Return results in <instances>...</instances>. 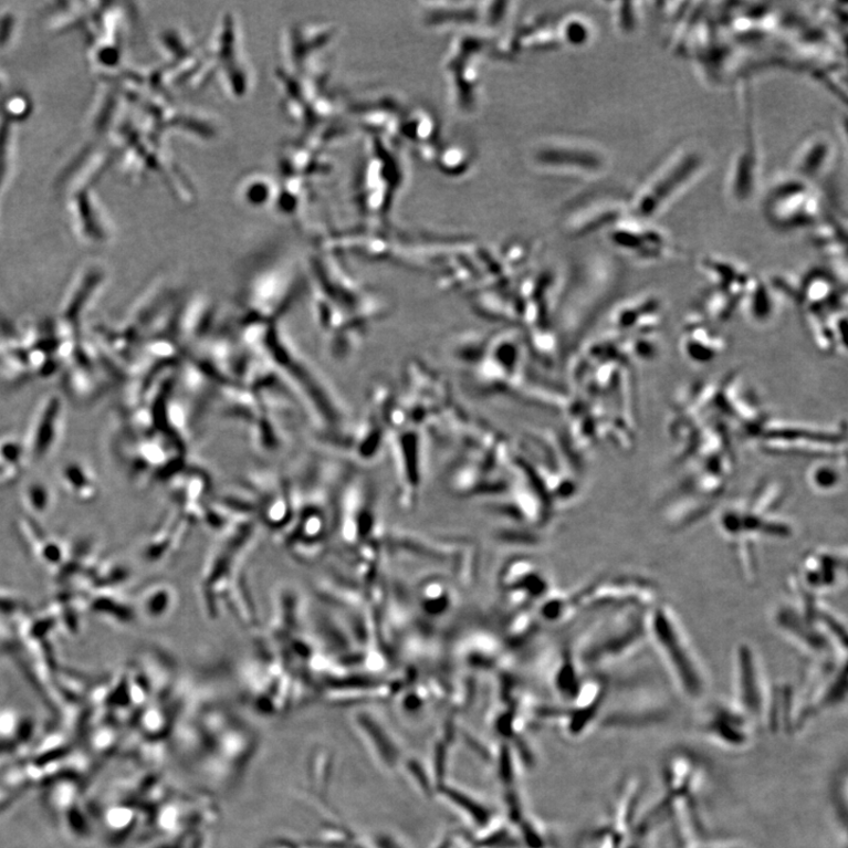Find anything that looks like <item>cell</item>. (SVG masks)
Wrapping results in <instances>:
<instances>
[{"instance_id": "obj_1", "label": "cell", "mask_w": 848, "mask_h": 848, "mask_svg": "<svg viewBox=\"0 0 848 848\" xmlns=\"http://www.w3.org/2000/svg\"><path fill=\"white\" fill-rule=\"evenodd\" d=\"M785 499V485L768 481L757 486L745 502L733 504L719 515V528L733 545L740 568L748 582H754L760 570L757 543L784 541L794 535L792 522L781 514Z\"/></svg>"}, {"instance_id": "obj_2", "label": "cell", "mask_w": 848, "mask_h": 848, "mask_svg": "<svg viewBox=\"0 0 848 848\" xmlns=\"http://www.w3.org/2000/svg\"><path fill=\"white\" fill-rule=\"evenodd\" d=\"M788 588L791 599L774 610L775 627L815 660L847 659V628L837 611L793 582Z\"/></svg>"}, {"instance_id": "obj_3", "label": "cell", "mask_w": 848, "mask_h": 848, "mask_svg": "<svg viewBox=\"0 0 848 848\" xmlns=\"http://www.w3.org/2000/svg\"><path fill=\"white\" fill-rule=\"evenodd\" d=\"M648 642L656 649L667 673L685 699L700 701L709 692L710 677L677 611L657 603L647 613Z\"/></svg>"}, {"instance_id": "obj_4", "label": "cell", "mask_w": 848, "mask_h": 848, "mask_svg": "<svg viewBox=\"0 0 848 848\" xmlns=\"http://www.w3.org/2000/svg\"><path fill=\"white\" fill-rule=\"evenodd\" d=\"M708 155L695 146H683L667 157L631 195V219L649 222L688 190L708 169Z\"/></svg>"}, {"instance_id": "obj_5", "label": "cell", "mask_w": 848, "mask_h": 848, "mask_svg": "<svg viewBox=\"0 0 848 848\" xmlns=\"http://www.w3.org/2000/svg\"><path fill=\"white\" fill-rule=\"evenodd\" d=\"M763 206L768 223L786 232L816 228L825 218L816 186L792 174L770 188Z\"/></svg>"}, {"instance_id": "obj_6", "label": "cell", "mask_w": 848, "mask_h": 848, "mask_svg": "<svg viewBox=\"0 0 848 848\" xmlns=\"http://www.w3.org/2000/svg\"><path fill=\"white\" fill-rule=\"evenodd\" d=\"M847 659H817L806 671L797 698V732L847 700Z\"/></svg>"}, {"instance_id": "obj_7", "label": "cell", "mask_w": 848, "mask_h": 848, "mask_svg": "<svg viewBox=\"0 0 848 848\" xmlns=\"http://www.w3.org/2000/svg\"><path fill=\"white\" fill-rule=\"evenodd\" d=\"M773 688L755 648L739 643L733 653V703L756 727H766Z\"/></svg>"}, {"instance_id": "obj_8", "label": "cell", "mask_w": 848, "mask_h": 848, "mask_svg": "<svg viewBox=\"0 0 848 848\" xmlns=\"http://www.w3.org/2000/svg\"><path fill=\"white\" fill-rule=\"evenodd\" d=\"M756 725L733 702H716L703 713L700 732L721 748L745 750L753 742Z\"/></svg>"}, {"instance_id": "obj_9", "label": "cell", "mask_w": 848, "mask_h": 848, "mask_svg": "<svg viewBox=\"0 0 848 848\" xmlns=\"http://www.w3.org/2000/svg\"><path fill=\"white\" fill-rule=\"evenodd\" d=\"M613 241L628 257L639 262H659L681 255L670 237L648 222L631 219L615 230Z\"/></svg>"}, {"instance_id": "obj_10", "label": "cell", "mask_w": 848, "mask_h": 848, "mask_svg": "<svg viewBox=\"0 0 848 848\" xmlns=\"http://www.w3.org/2000/svg\"><path fill=\"white\" fill-rule=\"evenodd\" d=\"M846 570V554L815 549L804 555L798 570L791 576V579L804 590L821 598V595L841 585Z\"/></svg>"}, {"instance_id": "obj_11", "label": "cell", "mask_w": 848, "mask_h": 848, "mask_svg": "<svg viewBox=\"0 0 848 848\" xmlns=\"http://www.w3.org/2000/svg\"><path fill=\"white\" fill-rule=\"evenodd\" d=\"M752 121V117L747 118L746 138L733 160L729 176V195L739 206L750 203L761 184V153Z\"/></svg>"}, {"instance_id": "obj_12", "label": "cell", "mask_w": 848, "mask_h": 848, "mask_svg": "<svg viewBox=\"0 0 848 848\" xmlns=\"http://www.w3.org/2000/svg\"><path fill=\"white\" fill-rule=\"evenodd\" d=\"M705 772L701 763L689 752H674L663 763V798H699Z\"/></svg>"}, {"instance_id": "obj_13", "label": "cell", "mask_w": 848, "mask_h": 848, "mask_svg": "<svg viewBox=\"0 0 848 848\" xmlns=\"http://www.w3.org/2000/svg\"><path fill=\"white\" fill-rule=\"evenodd\" d=\"M835 159V144L827 135H809L799 146L792 161V175L812 185L831 169Z\"/></svg>"}, {"instance_id": "obj_14", "label": "cell", "mask_w": 848, "mask_h": 848, "mask_svg": "<svg viewBox=\"0 0 848 848\" xmlns=\"http://www.w3.org/2000/svg\"><path fill=\"white\" fill-rule=\"evenodd\" d=\"M682 347L694 363L706 364L723 353L726 345L716 334L702 327L700 321H695L685 327Z\"/></svg>"}, {"instance_id": "obj_15", "label": "cell", "mask_w": 848, "mask_h": 848, "mask_svg": "<svg viewBox=\"0 0 848 848\" xmlns=\"http://www.w3.org/2000/svg\"><path fill=\"white\" fill-rule=\"evenodd\" d=\"M807 480L812 490L828 494L839 489L842 475L834 463L820 462L809 468Z\"/></svg>"}, {"instance_id": "obj_16", "label": "cell", "mask_w": 848, "mask_h": 848, "mask_svg": "<svg viewBox=\"0 0 848 848\" xmlns=\"http://www.w3.org/2000/svg\"><path fill=\"white\" fill-rule=\"evenodd\" d=\"M846 764L836 774L833 785V806L837 821L846 836L848 818V779Z\"/></svg>"}, {"instance_id": "obj_17", "label": "cell", "mask_w": 848, "mask_h": 848, "mask_svg": "<svg viewBox=\"0 0 848 848\" xmlns=\"http://www.w3.org/2000/svg\"><path fill=\"white\" fill-rule=\"evenodd\" d=\"M689 848H745L732 842L702 841Z\"/></svg>"}]
</instances>
